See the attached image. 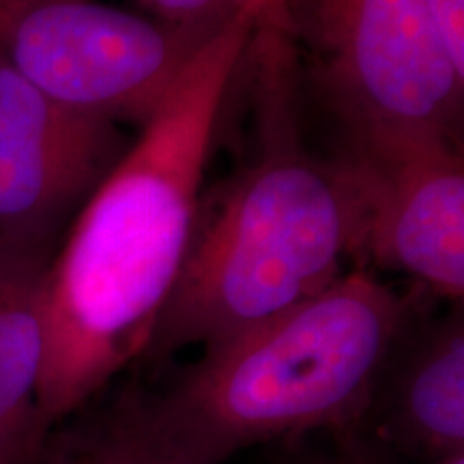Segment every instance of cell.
Instances as JSON below:
<instances>
[{
	"instance_id": "6da1fadb",
	"label": "cell",
	"mask_w": 464,
	"mask_h": 464,
	"mask_svg": "<svg viewBox=\"0 0 464 464\" xmlns=\"http://www.w3.org/2000/svg\"><path fill=\"white\" fill-rule=\"evenodd\" d=\"M252 39V17L237 11L202 45L52 256L37 393L48 437L147 353L188 258L218 123Z\"/></svg>"
},
{
	"instance_id": "7a4b0ae2",
	"label": "cell",
	"mask_w": 464,
	"mask_h": 464,
	"mask_svg": "<svg viewBox=\"0 0 464 464\" xmlns=\"http://www.w3.org/2000/svg\"><path fill=\"white\" fill-rule=\"evenodd\" d=\"M426 293H398L355 266L314 297L219 344L149 415L177 464H224L256 445L310 434L353 439L393 342Z\"/></svg>"
},
{
	"instance_id": "3957f363",
	"label": "cell",
	"mask_w": 464,
	"mask_h": 464,
	"mask_svg": "<svg viewBox=\"0 0 464 464\" xmlns=\"http://www.w3.org/2000/svg\"><path fill=\"white\" fill-rule=\"evenodd\" d=\"M282 114L280 133L196 224L144 362L256 327L332 286L357 260L359 218L344 168L284 136Z\"/></svg>"
},
{
	"instance_id": "277c9868",
	"label": "cell",
	"mask_w": 464,
	"mask_h": 464,
	"mask_svg": "<svg viewBox=\"0 0 464 464\" xmlns=\"http://www.w3.org/2000/svg\"><path fill=\"white\" fill-rule=\"evenodd\" d=\"M288 20L346 138L460 136L464 75L426 0H288Z\"/></svg>"
},
{
	"instance_id": "5b68a950",
	"label": "cell",
	"mask_w": 464,
	"mask_h": 464,
	"mask_svg": "<svg viewBox=\"0 0 464 464\" xmlns=\"http://www.w3.org/2000/svg\"><path fill=\"white\" fill-rule=\"evenodd\" d=\"M218 31L102 0H0V56L58 106L114 125H147Z\"/></svg>"
},
{
	"instance_id": "8992f818",
	"label": "cell",
	"mask_w": 464,
	"mask_h": 464,
	"mask_svg": "<svg viewBox=\"0 0 464 464\" xmlns=\"http://www.w3.org/2000/svg\"><path fill=\"white\" fill-rule=\"evenodd\" d=\"M338 161L355 194L357 266L396 271L432 299L462 304L464 161L458 138H348Z\"/></svg>"
},
{
	"instance_id": "52a82bcc",
	"label": "cell",
	"mask_w": 464,
	"mask_h": 464,
	"mask_svg": "<svg viewBox=\"0 0 464 464\" xmlns=\"http://www.w3.org/2000/svg\"><path fill=\"white\" fill-rule=\"evenodd\" d=\"M127 147L121 127L58 106L0 56V232L56 241Z\"/></svg>"
},
{
	"instance_id": "ba28073f",
	"label": "cell",
	"mask_w": 464,
	"mask_h": 464,
	"mask_svg": "<svg viewBox=\"0 0 464 464\" xmlns=\"http://www.w3.org/2000/svg\"><path fill=\"white\" fill-rule=\"evenodd\" d=\"M376 454L420 464L464 456L462 304L434 316L417 305L382 363L355 437Z\"/></svg>"
},
{
	"instance_id": "9c48e42d",
	"label": "cell",
	"mask_w": 464,
	"mask_h": 464,
	"mask_svg": "<svg viewBox=\"0 0 464 464\" xmlns=\"http://www.w3.org/2000/svg\"><path fill=\"white\" fill-rule=\"evenodd\" d=\"M56 241L0 232V464H37L48 440L39 423L44 284Z\"/></svg>"
},
{
	"instance_id": "30bf717a",
	"label": "cell",
	"mask_w": 464,
	"mask_h": 464,
	"mask_svg": "<svg viewBox=\"0 0 464 464\" xmlns=\"http://www.w3.org/2000/svg\"><path fill=\"white\" fill-rule=\"evenodd\" d=\"M37 464H177L155 432L149 392L125 387L63 432H50Z\"/></svg>"
},
{
	"instance_id": "8fae6325",
	"label": "cell",
	"mask_w": 464,
	"mask_h": 464,
	"mask_svg": "<svg viewBox=\"0 0 464 464\" xmlns=\"http://www.w3.org/2000/svg\"><path fill=\"white\" fill-rule=\"evenodd\" d=\"M155 20L185 28L218 31L237 15L232 0H133Z\"/></svg>"
},
{
	"instance_id": "7c38bea8",
	"label": "cell",
	"mask_w": 464,
	"mask_h": 464,
	"mask_svg": "<svg viewBox=\"0 0 464 464\" xmlns=\"http://www.w3.org/2000/svg\"><path fill=\"white\" fill-rule=\"evenodd\" d=\"M454 67L464 75V0H426Z\"/></svg>"
},
{
	"instance_id": "4fadbf2b",
	"label": "cell",
	"mask_w": 464,
	"mask_h": 464,
	"mask_svg": "<svg viewBox=\"0 0 464 464\" xmlns=\"http://www.w3.org/2000/svg\"><path fill=\"white\" fill-rule=\"evenodd\" d=\"M235 7L252 17L254 34L265 42H293L288 0H232Z\"/></svg>"
},
{
	"instance_id": "5bb4252c",
	"label": "cell",
	"mask_w": 464,
	"mask_h": 464,
	"mask_svg": "<svg viewBox=\"0 0 464 464\" xmlns=\"http://www.w3.org/2000/svg\"><path fill=\"white\" fill-rule=\"evenodd\" d=\"M334 450H324V451H304V454H295L288 460H284L280 464H396L390 458L376 454L374 450L365 448L363 443H359L355 439H344V440H335ZM443 464H464V456L462 458H454V460L443 462Z\"/></svg>"
}]
</instances>
